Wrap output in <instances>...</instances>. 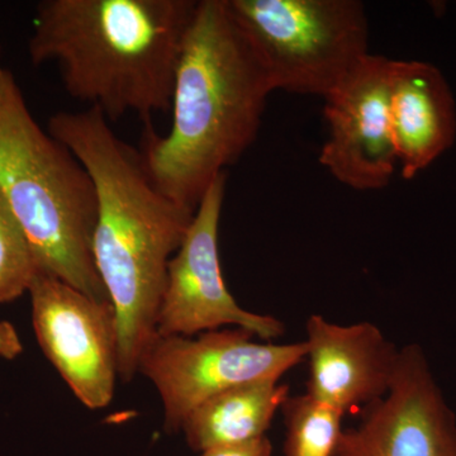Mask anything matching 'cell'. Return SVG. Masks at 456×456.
<instances>
[{"instance_id": "obj_5", "label": "cell", "mask_w": 456, "mask_h": 456, "mask_svg": "<svg viewBox=\"0 0 456 456\" xmlns=\"http://www.w3.org/2000/svg\"><path fill=\"white\" fill-rule=\"evenodd\" d=\"M273 90L325 98L369 55L359 0H224Z\"/></svg>"}, {"instance_id": "obj_15", "label": "cell", "mask_w": 456, "mask_h": 456, "mask_svg": "<svg viewBox=\"0 0 456 456\" xmlns=\"http://www.w3.org/2000/svg\"><path fill=\"white\" fill-rule=\"evenodd\" d=\"M38 272L31 242L0 191V303L28 292Z\"/></svg>"}, {"instance_id": "obj_1", "label": "cell", "mask_w": 456, "mask_h": 456, "mask_svg": "<svg viewBox=\"0 0 456 456\" xmlns=\"http://www.w3.org/2000/svg\"><path fill=\"white\" fill-rule=\"evenodd\" d=\"M47 131L73 152L94 184L93 259L118 321V377L130 383L156 336L167 265L194 213L155 187L140 152L114 134L99 110L55 113Z\"/></svg>"}, {"instance_id": "obj_9", "label": "cell", "mask_w": 456, "mask_h": 456, "mask_svg": "<svg viewBox=\"0 0 456 456\" xmlns=\"http://www.w3.org/2000/svg\"><path fill=\"white\" fill-rule=\"evenodd\" d=\"M392 62L369 53L323 98L329 134L320 163L355 191L388 187L398 165L389 116Z\"/></svg>"}, {"instance_id": "obj_17", "label": "cell", "mask_w": 456, "mask_h": 456, "mask_svg": "<svg viewBox=\"0 0 456 456\" xmlns=\"http://www.w3.org/2000/svg\"><path fill=\"white\" fill-rule=\"evenodd\" d=\"M23 353V345L16 327L8 321L0 322V358L14 360Z\"/></svg>"}, {"instance_id": "obj_11", "label": "cell", "mask_w": 456, "mask_h": 456, "mask_svg": "<svg viewBox=\"0 0 456 456\" xmlns=\"http://www.w3.org/2000/svg\"><path fill=\"white\" fill-rule=\"evenodd\" d=\"M307 392L336 410L364 412L391 389L399 350L374 323L341 326L320 314L305 323Z\"/></svg>"}, {"instance_id": "obj_14", "label": "cell", "mask_w": 456, "mask_h": 456, "mask_svg": "<svg viewBox=\"0 0 456 456\" xmlns=\"http://www.w3.org/2000/svg\"><path fill=\"white\" fill-rule=\"evenodd\" d=\"M284 456H334L340 440L344 413L320 399L289 395L281 406Z\"/></svg>"}, {"instance_id": "obj_2", "label": "cell", "mask_w": 456, "mask_h": 456, "mask_svg": "<svg viewBox=\"0 0 456 456\" xmlns=\"http://www.w3.org/2000/svg\"><path fill=\"white\" fill-rule=\"evenodd\" d=\"M272 92L224 0H200L176 68L170 130H145L140 152L155 187L196 213L212 183L253 145Z\"/></svg>"}, {"instance_id": "obj_12", "label": "cell", "mask_w": 456, "mask_h": 456, "mask_svg": "<svg viewBox=\"0 0 456 456\" xmlns=\"http://www.w3.org/2000/svg\"><path fill=\"white\" fill-rule=\"evenodd\" d=\"M389 116L403 179L415 178L454 145V94L435 65L393 60Z\"/></svg>"}, {"instance_id": "obj_6", "label": "cell", "mask_w": 456, "mask_h": 456, "mask_svg": "<svg viewBox=\"0 0 456 456\" xmlns=\"http://www.w3.org/2000/svg\"><path fill=\"white\" fill-rule=\"evenodd\" d=\"M255 338L237 327L202 332L196 338L156 334L137 373L160 395L165 430L180 431L189 412L213 395L241 384L281 380L307 358L305 341L279 345Z\"/></svg>"}, {"instance_id": "obj_7", "label": "cell", "mask_w": 456, "mask_h": 456, "mask_svg": "<svg viewBox=\"0 0 456 456\" xmlns=\"http://www.w3.org/2000/svg\"><path fill=\"white\" fill-rule=\"evenodd\" d=\"M227 174L204 194L182 245L167 265V284L156 321V334L187 336L224 329H244L264 341L285 334L278 318L240 307L228 290L218 254V230Z\"/></svg>"}, {"instance_id": "obj_8", "label": "cell", "mask_w": 456, "mask_h": 456, "mask_svg": "<svg viewBox=\"0 0 456 456\" xmlns=\"http://www.w3.org/2000/svg\"><path fill=\"white\" fill-rule=\"evenodd\" d=\"M28 293L36 338L57 373L84 406H110L119 378L112 302L92 298L41 270Z\"/></svg>"}, {"instance_id": "obj_4", "label": "cell", "mask_w": 456, "mask_h": 456, "mask_svg": "<svg viewBox=\"0 0 456 456\" xmlns=\"http://www.w3.org/2000/svg\"><path fill=\"white\" fill-rule=\"evenodd\" d=\"M0 191L41 272L110 301L93 259L97 196L88 171L33 118L16 77L0 65Z\"/></svg>"}, {"instance_id": "obj_13", "label": "cell", "mask_w": 456, "mask_h": 456, "mask_svg": "<svg viewBox=\"0 0 456 456\" xmlns=\"http://www.w3.org/2000/svg\"><path fill=\"white\" fill-rule=\"evenodd\" d=\"M289 387L279 380H257L232 387L198 404L183 421L189 448L197 452L266 436Z\"/></svg>"}, {"instance_id": "obj_3", "label": "cell", "mask_w": 456, "mask_h": 456, "mask_svg": "<svg viewBox=\"0 0 456 456\" xmlns=\"http://www.w3.org/2000/svg\"><path fill=\"white\" fill-rule=\"evenodd\" d=\"M196 0H44L28 41L32 64H55L71 98L110 122L134 114L152 128L169 113Z\"/></svg>"}, {"instance_id": "obj_16", "label": "cell", "mask_w": 456, "mask_h": 456, "mask_svg": "<svg viewBox=\"0 0 456 456\" xmlns=\"http://www.w3.org/2000/svg\"><path fill=\"white\" fill-rule=\"evenodd\" d=\"M200 456H273V446L269 437L263 436L248 443L208 449Z\"/></svg>"}, {"instance_id": "obj_10", "label": "cell", "mask_w": 456, "mask_h": 456, "mask_svg": "<svg viewBox=\"0 0 456 456\" xmlns=\"http://www.w3.org/2000/svg\"><path fill=\"white\" fill-rule=\"evenodd\" d=\"M360 416L334 456H456V415L419 345L399 350L388 395Z\"/></svg>"}]
</instances>
